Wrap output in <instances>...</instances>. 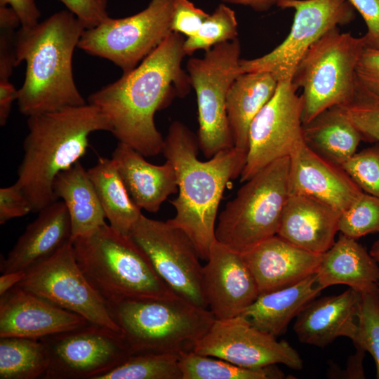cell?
Returning a JSON list of instances; mask_svg holds the SVG:
<instances>
[{
	"label": "cell",
	"instance_id": "obj_20",
	"mask_svg": "<svg viewBox=\"0 0 379 379\" xmlns=\"http://www.w3.org/2000/svg\"><path fill=\"white\" fill-rule=\"evenodd\" d=\"M259 294L289 286L315 274L322 254L299 248L274 235L242 254Z\"/></svg>",
	"mask_w": 379,
	"mask_h": 379
},
{
	"label": "cell",
	"instance_id": "obj_16",
	"mask_svg": "<svg viewBox=\"0 0 379 379\" xmlns=\"http://www.w3.org/2000/svg\"><path fill=\"white\" fill-rule=\"evenodd\" d=\"M193 351L244 368H260L277 364L298 371L303 368L302 358L286 340H277L242 315L215 319Z\"/></svg>",
	"mask_w": 379,
	"mask_h": 379
},
{
	"label": "cell",
	"instance_id": "obj_29",
	"mask_svg": "<svg viewBox=\"0 0 379 379\" xmlns=\"http://www.w3.org/2000/svg\"><path fill=\"white\" fill-rule=\"evenodd\" d=\"M303 138L312 150L338 166L357 152L362 140L344 105L331 107L304 124Z\"/></svg>",
	"mask_w": 379,
	"mask_h": 379
},
{
	"label": "cell",
	"instance_id": "obj_14",
	"mask_svg": "<svg viewBox=\"0 0 379 379\" xmlns=\"http://www.w3.org/2000/svg\"><path fill=\"white\" fill-rule=\"evenodd\" d=\"M291 80L278 82L272 98L253 119L240 182L249 180L278 159L289 157L304 142V101Z\"/></svg>",
	"mask_w": 379,
	"mask_h": 379
},
{
	"label": "cell",
	"instance_id": "obj_32",
	"mask_svg": "<svg viewBox=\"0 0 379 379\" xmlns=\"http://www.w3.org/2000/svg\"><path fill=\"white\" fill-rule=\"evenodd\" d=\"M182 379H277L286 375L276 365L260 368L241 367L193 350L179 354Z\"/></svg>",
	"mask_w": 379,
	"mask_h": 379
},
{
	"label": "cell",
	"instance_id": "obj_5",
	"mask_svg": "<svg viewBox=\"0 0 379 379\" xmlns=\"http://www.w3.org/2000/svg\"><path fill=\"white\" fill-rule=\"evenodd\" d=\"M75 259L107 306L124 300L176 296L130 234L105 223L72 241Z\"/></svg>",
	"mask_w": 379,
	"mask_h": 379
},
{
	"label": "cell",
	"instance_id": "obj_22",
	"mask_svg": "<svg viewBox=\"0 0 379 379\" xmlns=\"http://www.w3.org/2000/svg\"><path fill=\"white\" fill-rule=\"evenodd\" d=\"M71 238L67 209L62 201L57 200L38 213L7 255L1 259V272H26L52 256Z\"/></svg>",
	"mask_w": 379,
	"mask_h": 379
},
{
	"label": "cell",
	"instance_id": "obj_23",
	"mask_svg": "<svg viewBox=\"0 0 379 379\" xmlns=\"http://www.w3.org/2000/svg\"><path fill=\"white\" fill-rule=\"evenodd\" d=\"M341 213L317 199L290 194L277 235L299 248L323 254L335 241Z\"/></svg>",
	"mask_w": 379,
	"mask_h": 379
},
{
	"label": "cell",
	"instance_id": "obj_24",
	"mask_svg": "<svg viewBox=\"0 0 379 379\" xmlns=\"http://www.w3.org/2000/svg\"><path fill=\"white\" fill-rule=\"evenodd\" d=\"M112 158L132 200L141 210L157 213L168 197L178 192L175 171L168 160L161 165L151 164L135 149L121 142Z\"/></svg>",
	"mask_w": 379,
	"mask_h": 379
},
{
	"label": "cell",
	"instance_id": "obj_31",
	"mask_svg": "<svg viewBox=\"0 0 379 379\" xmlns=\"http://www.w3.org/2000/svg\"><path fill=\"white\" fill-rule=\"evenodd\" d=\"M49 364L45 344L38 339L0 338V378H43Z\"/></svg>",
	"mask_w": 379,
	"mask_h": 379
},
{
	"label": "cell",
	"instance_id": "obj_12",
	"mask_svg": "<svg viewBox=\"0 0 379 379\" xmlns=\"http://www.w3.org/2000/svg\"><path fill=\"white\" fill-rule=\"evenodd\" d=\"M16 286L81 316L91 324L122 334L105 302L79 266L72 241L26 271Z\"/></svg>",
	"mask_w": 379,
	"mask_h": 379
},
{
	"label": "cell",
	"instance_id": "obj_42",
	"mask_svg": "<svg viewBox=\"0 0 379 379\" xmlns=\"http://www.w3.org/2000/svg\"><path fill=\"white\" fill-rule=\"evenodd\" d=\"M356 74L358 81L366 89L379 96V48H364Z\"/></svg>",
	"mask_w": 379,
	"mask_h": 379
},
{
	"label": "cell",
	"instance_id": "obj_46",
	"mask_svg": "<svg viewBox=\"0 0 379 379\" xmlns=\"http://www.w3.org/2000/svg\"><path fill=\"white\" fill-rule=\"evenodd\" d=\"M18 90L8 81L0 82V125L5 126L10 116L13 102L17 100Z\"/></svg>",
	"mask_w": 379,
	"mask_h": 379
},
{
	"label": "cell",
	"instance_id": "obj_36",
	"mask_svg": "<svg viewBox=\"0 0 379 379\" xmlns=\"http://www.w3.org/2000/svg\"><path fill=\"white\" fill-rule=\"evenodd\" d=\"M344 105L362 140L379 142V96L366 89L357 79L352 98Z\"/></svg>",
	"mask_w": 379,
	"mask_h": 379
},
{
	"label": "cell",
	"instance_id": "obj_49",
	"mask_svg": "<svg viewBox=\"0 0 379 379\" xmlns=\"http://www.w3.org/2000/svg\"><path fill=\"white\" fill-rule=\"evenodd\" d=\"M25 272L4 273L0 277V295L16 286L24 277Z\"/></svg>",
	"mask_w": 379,
	"mask_h": 379
},
{
	"label": "cell",
	"instance_id": "obj_35",
	"mask_svg": "<svg viewBox=\"0 0 379 379\" xmlns=\"http://www.w3.org/2000/svg\"><path fill=\"white\" fill-rule=\"evenodd\" d=\"M339 231L354 239L379 233V197L363 192L341 213Z\"/></svg>",
	"mask_w": 379,
	"mask_h": 379
},
{
	"label": "cell",
	"instance_id": "obj_38",
	"mask_svg": "<svg viewBox=\"0 0 379 379\" xmlns=\"http://www.w3.org/2000/svg\"><path fill=\"white\" fill-rule=\"evenodd\" d=\"M356 152L340 166L365 193L379 197V142Z\"/></svg>",
	"mask_w": 379,
	"mask_h": 379
},
{
	"label": "cell",
	"instance_id": "obj_28",
	"mask_svg": "<svg viewBox=\"0 0 379 379\" xmlns=\"http://www.w3.org/2000/svg\"><path fill=\"white\" fill-rule=\"evenodd\" d=\"M53 190L56 199L62 201L67 209L72 241L106 223L94 185L80 161L56 176Z\"/></svg>",
	"mask_w": 379,
	"mask_h": 379
},
{
	"label": "cell",
	"instance_id": "obj_44",
	"mask_svg": "<svg viewBox=\"0 0 379 379\" xmlns=\"http://www.w3.org/2000/svg\"><path fill=\"white\" fill-rule=\"evenodd\" d=\"M363 18L367 27L366 47L379 48V0H347Z\"/></svg>",
	"mask_w": 379,
	"mask_h": 379
},
{
	"label": "cell",
	"instance_id": "obj_18",
	"mask_svg": "<svg viewBox=\"0 0 379 379\" xmlns=\"http://www.w3.org/2000/svg\"><path fill=\"white\" fill-rule=\"evenodd\" d=\"M88 323L81 316L18 286L0 295V338L39 340Z\"/></svg>",
	"mask_w": 379,
	"mask_h": 379
},
{
	"label": "cell",
	"instance_id": "obj_3",
	"mask_svg": "<svg viewBox=\"0 0 379 379\" xmlns=\"http://www.w3.org/2000/svg\"><path fill=\"white\" fill-rule=\"evenodd\" d=\"M86 29L69 10L57 12L16 33V65L26 63L18 109L29 117L86 103L75 84L72 56Z\"/></svg>",
	"mask_w": 379,
	"mask_h": 379
},
{
	"label": "cell",
	"instance_id": "obj_1",
	"mask_svg": "<svg viewBox=\"0 0 379 379\" xmlns=\"http://www.w3.org/2000/svg\"><path fill=\"white\" fill-rule=\"evenodd\" d=\"M182 35L172 32L164 42L132 70L91 93L88 102L107 118L119 142L144 157L163 152L164 138L154 122L156 112L192 87L181 64L186 55Z\"/></svg>",
	"mask_w": 379,
	"mask_h": 379
},
{
	"label": "cell",
	"instance_id": "obj_25",
	"mask_svg": "<svg viewBox=\"0 0 379 379\" xmlns=\"http://www.w3.org/2000/svg\"><path fill=\"white\" fill-rule=\"evenodd\" d=\"M315 276L322 290L337 284L347 285L360 294L378 290V263L366 247L342 234L322 254Z\"/></svg>",
	"mask_w": 379,
	"mask_h": 379
},
{
	"label": "cell",
	"instance_id": "obj_2",
	"mask_svg": "<svg viewBox=\"0 0 379 379\" xmlns=\"http://www.w3.org/2000/svg\"><path fill=\"white\" fill-rule=\"evenodd\" d=\"M197 135L179 121L169 126L163 154L173 165L178 192L171 201L175 214L167 221L180 229L192 241L201 260H207L216 241L218 210L224 190L232 179L240 176L246 152L233 147L208 161H201Z\"/></svg>",
	"mask_w": 379,
	"mask_h": 379
},
{
	"label": "cell",
	"instance_id": "obj_17",
	"mask_svg": "<svg viewBox=\"0 0 379 379\" xmlns=\"http://www.w3.org/2000/svg\"><path fill=\"white\" fill-rule=\"evenodd\" d=\"M206 261L201 288L208 309L215 319L241 315L259 295L243 255L216 240Z\"/></svg>",
	"mask_w": 379,
	"mask_h": 379
},
{
	"label": "cell",
	"instance_id": "obj_8",
	"mask_svg": "<svg viewBox=\"0 0 379 379\" xmlns=\"http://www.w3.org/2000/svg\"><path fill=\"white\" fill-rule=\"evenodd\" d=\"M366 47L364 36L357 37L334 28L314 43L298 63L291 81L302 90V123L325 109L348 103L357 84L356 69Z\"/></svg>",
	"mask_w": 379,
	"mask_h": 379
},
{
	"label": "cell",
	"instance_id": "obj_9",
	"mask_svg": "<svg viewBox=\"0 0 379 379\" xmlns=\"http://www.w3.org/2000/svg\"><path fill=\"white\" fill-rule=\"evenodd\" d=\"M239 39L205 51L201 58L187 62V74L195 91L198 108L197 138L206 158L234 147L226 111L228 91L241 74Z\"/></svg>",
	"mask_w": 379,
	"mask_h": 379
},
{
	"label": "cell",
	"instance_id": "obj_26",
	"mask_svg": "<svg viewBox=\"0 0 379 379\" xmlns=\"http://www.w3.org/2000/svg\"><path fill=\"white\" fill-rule=\"evenodd\" d=\"M321 291L315 274L310 275L289 286L260 293L241 315L258 328L277 338Z\"/></svg>",
	"mask_w": 379,
	"mask_h": 379
},
{
	"label": "cell",
	"instance_id": "obj_7",
	"mask_svg": "<svg viewBox=\"0 0 379 379\" xmlns=\"http://www.w3.org/2000/svg\"><path fill=\"white\" fill-rule=\"evenodd\" d=\"M289 157L265 166L239 189L218 218L215 238L244 254L277 234L290 195Z\"/></svg>",
	"mask_w": 379,
	"mask_h": 379
},
{
	"label": "cell",
	"instance_id": "obj_33",
	"mask_svg": "<svg viewBox=\"0 0 379 379\" xmlns=\"http://www.w3.org/2000/svg\"><path fill=\"white\" fill-rule=\"evenodd\" d=\"M179 354H133L98 379H182Z\"/></svg>",
	"mask_w": 379,
	"mask_h": 379
},
{
	"label": "cell",
	"instance_id": "obj_30",
	"mask_svg": "<svg viewBox=\"0 0 379 379\" xmlns=\"http://www.w3.org/2000/svg\"><path fill=\"white\" fill-rule=\"evenodd\" d=\"M88 173L109 225L129 234L142 213L132 200L115 161L99 157Z\"/></svg>",
	"mask_w": 379,
	"mask_h": 379
},
{
	"label": "cell",
	"instance_id": "obj_47",
	"mask_svg": "<svg viewBox=\"0 0 379 379\" xmlns=\"http://www.w3.org/2000/svg\"><path fill=\"white\" fill-rule=\"evenodd\" d=\"M356 348V354L348 359L345 376L348 378H364L362 361L366 351L359 347Z\"/></svg>",
	"mask_w": 379,
	"mask_h": 379
},
{
	"label": "cell",
	"instance_id": "obj_11",
	"mask_svg": "<svg viewBox=\"0 0 379 379\" xmlns=\"http://www.w3.org/2000/svg\"><path fill=\"white\" fill-rule=\"evenodd\" d=\"M281 8L295 11L286 39L270 52L253 59H241L242 73L267 72L278 80H291L300 60L328 31L355 18V9L347 0H278Z\"/></svg>",
	"mask_w": 379,
	"mask_h": 379
},
{
	"label": "cell",
	"instance_id": "obj_48",
	"mask_svg": "<svg viewBox=\"0 0 379 379\" xmlns=\"http://www.w3.org/2000/svg\"><path fill=\"white\" fill-rule=\"evenodd\" d=\"M222 3L248 6L255 11L263 12L276 5L278 0H221Z\"/></svg>",
	"mask_w": 379,
	"mask_h": 379
},
{
	"label": "cell",
	"instance_id": "obj_45",
	"mask_svg": "<svg viewBox=\"0 0 379 379\" xmlns=\"http://www.w3.org/2000/svg\"><path fill=\"white\" fill-rule=\"evenodd\" d=\"M0 6H8L13 9L20 27H30L39 22L41 13L34 0H0Z\"/></svg>",
	"mask_w": 379,
	"mask_h": 379
},
{
	"label": "cell",
	"instance_id": "obj_13",
	"mask_svg": "<svg viewBox=\"0 0 379 379\" xmlns=\"http://www.w3.org/2000/svg\"><path fill=\"white\" fill-rule=\"evenodd\" d=\"M39 340L49 357L44 379H98L131 355L121 333L91 323Z\"/></svg>",
	"mask_w": 379,
	"mask_h": 379
},
{
	"label": "cell",
	"instance_id": "obj_15",
	"mask_svg": "<svg viewBox=\"0 0 379 379\" xmlns=\"http://www.w3.org/2000/svg\"><path fill=\"white\" fill-rule=\"evenodd\" d=\"M129 234L176 295L208 309L201 288V258L183 231L167 220L151 219L142 214Z\"/></svg>",
	"mask_w": 379,
	"mask_h": 379
},
{
	"label": "cell",
	"instance_id": "obj_21",
	"mask_svg": "<svg viewBox=\"0 0 379 379\" xmlns=\"http://www.w3.org/2000/svg\"><path fill=\"white\" fill-rule=\"evenodd\" d=\"M361 294L349 288L339 295L316 298L296 317L293 331L301 343L324 347L339 337L354 342Z\"/></svg>",
	"mask_w": 379,
	"mask_h": 379
},
{
	"label": "cell",
	"instance_id": "obj_40",
	"mask_svg": "<svg viewBox=\"0 0 379 379\" xmlns=\"http://www.w3.org/2000/svg\"><path fill=\"white\" fill-rule=\"evenodd\" d=\"M32 212V206L21 189L14 184L0 189V224Z\"/></svg>",
	"mask_w": 379,
	"mask_h": 379
},
{
	"label": "cell",
	"instance_id": "obj_43",
	"mask_svg": "<svg viewBox=\"0 0 379 379\" xmlns=\"http://www.w3.org/2000/svg\"><path fill=\"white\" fill-rule=\"evenodd\" d=\"M16 24H0V82L8 81L16 65Z\"/></svg>",
	"mask_w": 379,
	"mask_h": 379
},
{
	"label": "cell",
	"instance_id": "obj_4",
	"mask_svg": "<svg viewBox=\"0 0 379 379\" xmlns=\"http://www.w3.org/2000/svg\"><path fill=\"white\" fill-rule=\"evenodd\" d=\"M27 127L15 183L32 212L39 213L58 200L53 182L84 157L90 135L100 131L110 132L111 126L100 110L88 102L30 116Z\"/></svg>",
	"mask_w": 379,
	"mask_h": 379
},
{
	"label": "cell",
	"instance_id": "obj_37",
	"mask_svg": "<svg viewBox=\"0 0 379 379\" xmlns=\"http://www.w3.org/2000/svg\"><path fill=\"white\" fill-rule=\"evenodd\" d=\"M356 347L369 352L375 361L379 379V291L361 294Z\"/></svg>",
	"mask_w": 379,
	"mask_h": 379
},
{
	"label": "cell",
	"instance_id": "obj_6",
	"mask_svg": "<svg viewBox=\"0 0 379 379\" xmlns=\"http://www.w3.org/2000/svg\"><path fill=\"white\" fill-rule=\"evenodd\" d=\"M107 307L131 354L193 350L215 320L208 309L178 295L124 300Z\"/></svg>",
	"mask_w": 379,
	"mask_h": 379
},
{
	"label": "cell",
	"instance_id": "obj_10",
	"mask_svg": "<svg viewBox=\"0 0 379 379\" xmlns=\"http://www.w3.org/2000/svg\"><path fill=\"white\" fill-rule=\"evenodd\" d=\"M173 0H151L141 11L108 18L86 29L78 48L112 62L128 72L157 48L172 32Z\"/></svg>",
	"mask_w": 379,
	"mask_h": 379
},
{
	"label": "cell",
	"instance_id": "obj_41",
	"mask_svg": "<svg viewBox=\"0 0 379 379\" xmlns=\"http://www.w3.org/2000/svg\"><path fill=\"white\" fill-rule=\"evenodd\" d=\"M84 24L94 27L109 18L107 0H59Z\"/></svg>",
	"mask_w": 379,
	"mask_h": 379
},
{
	"label": "cell",
	"instance_id": "obj_50",
	"mask_svg": "<svg viewBox=\"0 0 379 379\" xmlns=\"http://www.w3.org/2000/svg\"><path fill=\"white\" fill-rule=\"evenodd\" d=\"M369 253L374 258L379 266V238L373 244ZM378 288L379 291V281L378 283Z\"/></svg>",
	"mask_w": 379,
	"mask_h": 379
},
{
	"label": "cell",
	"instance_id": "obj_34",
	"mask_svg": "<svg viewBox=\"0 0 379 379\" xmlns=\"http://www.w3.org/2000/svg\"><path fill=\"white\" fill-rule=\"evenodd\" d=\"M238 23L235 12L226 4H220L209 14L199 30L185 39L183 51L185 55L195 51H207L213 46L238 38Z\"/></svg>",
	"mask_w": 379,
	"mask_h": 379
},
{
	"label": "cell",
	"instance_id": "obj_39",
	"mask_svg": "<svg viewBox=\"0 0 379 379\" xmlns=\"http://www.w3.org/2000/svg\"><path fill=\"white\" fill-rule=\"evenodd\" d=\"M208 15L209 13L195 6L190 0H173L172 32L191 36Z\"/></svg>",
	"mask_w": 379,
	"mask_h": 379
},
{
	"label": "cell",
	"instance_id": "obj_19",
	"mask_svg": "<svg viewBox=\"0 0 379 379\" xmlns=\"http://www.w3.org/2000/svg\"><path fill=\"white\" fill-rule=\"evenodd\" d=\"M289 160L290 194L317 199L343 213L364 192L340 166L321 157L305 142Z\"/></svg>",
	"mask_w": 379,
	"mask_h": 379
},
{
	"label": "cell",
	"instance_id": "obj_27",
	"mask_svg": "<svg viewBox=\"0 0 379 379\" xmlns=\"http://www.w3.org/2000/svg\"><path fill=\"white\" fill-rule=\"evenodd\" d=\"M277 79L270 72L240 74L232 84L226 98V111L234 147L246 151L250 125L274 94Z\"/></svg>",
	"mask_w": 379,
	"mask_h": 379
}]
</instances>
